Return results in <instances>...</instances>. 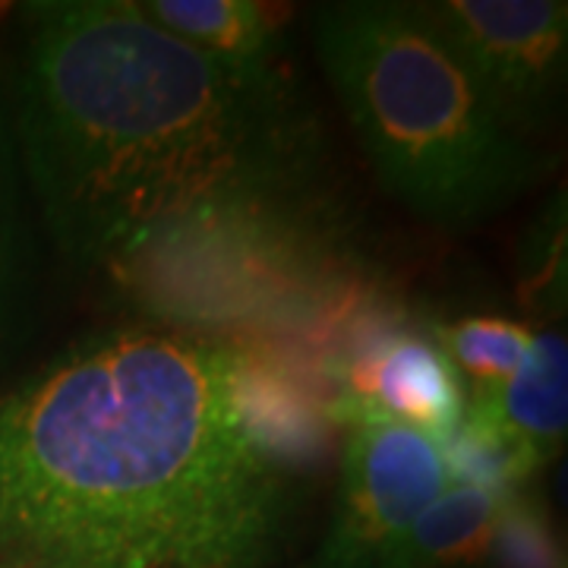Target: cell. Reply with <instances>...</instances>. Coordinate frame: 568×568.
Listing matches in <instances>:
<instances>
[{"mask_svg": "<svg viewBox=\"0 0 568 568\" xmlns=\"http://www.w3.org/2000/svg\"><path fill=\"white\" fill-rule=\"evenodd\" d=\"M3 70L36 219L70 272L282 234L323 190V136L282 67L209 54L140 0L20 3Z\"/></svg>", "mask_w": 568, "mask_h": 568, "instance_id": "1", "label": "cell"}, {"mask_svg": "<svg viewBox=\"0 0 568 568\" xmlns=\"http://www.w3.org/2000/svg\"><path fill=\"white\" fill-rule=\"evenodd\" d=\"M142 13L171 36L246 67H278V26L250 0H142Z\"/></svg>", "mask_w": 568, "mask_h": 568, "instance_id": "10", "label": "cell"}, {"mask_svg": "<svg viewBox=\"0 0 568 568\" xmlns=\"http://www.w3.org/2000/svg\"><path fill=\"white\" fill-rule=\"evenodd\" d=\"M313 51L383 193L439 231H474L521 203L552 152L496 111L417 3L332 0Z\"/></svg>", "mask_w": 568, "mask_h": 568, "instance_id": "3", "label": "cell"}, {"mask_svg": "<svg viewBox=\"0 0 568 568\" xmlns=\"http://www.w3.org/2000/svg\"><path fill=\"white\" fill-rule=\"evenodd\" d=\"M241 354L108 328L0 395V566L275 568L294 474L237 398Z\"/></svg>", "mask_w": 568, "mask_h": 568, "instance_id": "2", "label": "cell"}, {"mask_svg": "<svg viewBox=\"0 0 568 568\" xmlns=\"http://www.w3.org/2000/svg\"><path fill=\"white\" fill-rule=\"evenodd\" d=\"M525 253V291L534 304L552 306L566 301V200L562 193L549 203L544 219L530 227Z\"/></svg>", "mask_w": 568, "mask_h": 568, "instance_id": "13", "label": "cell"}, {"mask_svg": "<svg viewBox=\"0 0 568 568\" xmlns=\"http://www.w3.org/2000/svg\"><path fill=\"white\" fill-rule=\"evenodd\" d=\"M351 398L388 420L414 426L436 443L452 436L465 417V395L455 366L433 342L417 335H388L347 369Z\"/></svg>", "mask_w": 568, "mask_h": 568, "instance_id": "6", "label": "cell"}, {"mask_svg": "<svg viewBox=\"0 0 568 568\" xmlns=\"http://www.w3.org/2000/svg\"><path fill=\"white\" fill-rule=\"evenodd\" d=\"M467 417L487 424L540 467L566 443L568 347L562 335H534L525 364L493 392H480Z\"/></svg>", "mask_w": 568, "mask_h": 568, "instance_id": "7", "label": "cell"}, {"mask_svg": "<svg viewBox=\"0 0 568 568\" xmlns=\"http://www.w3.org/2000/svg\"><path fill=\"white\" fill-rule=\"evenodd\" d=\"M489 556L499 568H562V552L556 547L544 511L515 493H508Z\"/></svg>", "mask_w": 568, "mask_h": 568, "instance_id": "12", "label": "cell"}, {"mask_svg": "<svg viewBox=\"0 0 568 568\" xmlns=\"http://www.w3.org/2000/svg\"><path fill=\"white\" fill-rule=\"evenodd\" d=\"M534 332L525 323H511L499 316H467L452 325H439L436 347L446 354L455 373L474 379L477 395L493 392L525 364Z\"/></svg>", "mask_w": 568, "mask_h": 568, "instance_id": "11", "label": "cell"}, {"mask_svg": "<svg viewBox=\"0 0 568 568\" xmlns=\"http://www.w3.org/2000/svg\"><path fill=\"white\" fill-rule=\"evenodd\" d=\"M508 493L470 484L448 487L424 508L373 568H465L489 559Z\"/></svg>", "mask_w": 568, "mask_h": 568, "instance_id": "8", "label": "cell"}, {"mask_svg": "<svg viewBox=\"0 0 568 568\" xmlns=\"http://www.w3.org/2000/svg\"><path fill=\"white\" fill-rule=\"evenodd\" d=\"M36 205L22 171L17 126L0 58V354L26 325L36 284Z\"/></svg>", "mask_w": 568, "mask_h": 568, "instance_id": "9", "label": "cell"}, {"mask_svg": "<svg viewBox=\"0 0 568 568\" xmlns=\"http://www.w3.org/2000/svg\"><path fill=\"white\" fill-rule=\"evenodd\" d=\"M0 568H10V566H0Z\"/></svg>", "mask_w": 568, "mask_h": 568, "instance_id": "14", "label": "cell"}, {"mask_svg": "<svg viewBox=\"0 0 568 568\" xmlns=\"http://www.w3.org/2000/svg\"><path fill=\"white\" fill-rule=\"evenodd\" d=\"M496 111L547 142L566 114L568 3L562 0H420Z\"/></svg>", "mask_w": 568, "mask_h": 568, "instance_id": "4", "label": "cell"}, {"mask_svg": "<svg viewBox=\"0 0 568 568\" xmlns=\"http://www.w3.org/2000/svg\"><path fill=\"white\" fill-rule=\"evenodd\" d=\"M351 417L332 521L306 568H373L402 530L448 487L443 446L414 426L361 405Z\"/></svg>", "mask_w": 568, "mask_h": 568, "instance_id": "5", "label": "cell"}]
</instances>
